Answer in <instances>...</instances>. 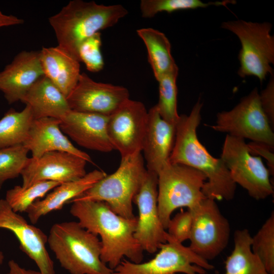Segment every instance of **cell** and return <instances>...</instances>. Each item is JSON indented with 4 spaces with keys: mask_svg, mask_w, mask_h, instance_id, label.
<instances>
[{
    "mask_svg": "<svg viewBox=\"0 0 274 274\" xmlns=\"http://www.w3.org/2000/svg\"><path fill=\"white\" fill-rule=\"evenodd\" d=\"M221 27L235 34L241 42L239 77L254 76L262 82L267 75H273L274 36L270 34V23L237 20L224 22Z\"/></svg>",
    "mask_w": 274,
    "mask_h": 274,
    "instance_id": "obj_7",
    "label": "cell"
},
{
    "mask_svg": "<svg viewBox=\"0 0 274 274\" xmlns=\"http://www.w3.org/2000/svg\"><path fill=\"white\" fill-rule=\"evenodd\" d=\"M21 101L30 107L34 119L61 120L71 110L66 97L45 76L32 85Z\"/></svg>",
    "mask_w": 274,
    "mask_h": 274,
    "instance_id": "obj_23",
    "label": "cell"
},
{
    "mask_svg": "<svg viewBox=\"0 0 274 274\" xmlns=\"http://www.w3.org/2000/svg\"><path fill=\"white\" fill-rule=\"evenodd\" d=\"M260 101L262 110L268 121L274 128V80L271 78L266 88L259 93Z\"/></svg>",
    "mask_w": 274,
    "mask_h": 274,
    "instance_id": "obj_34",
    "label": "cell"
},
{
    "mask_svg": "<svg viewBox=\"0 0 274 274\" xmlns=\"http://www.w3.org/2000/svg\"><path fill=\"white\" fill-rule=\"evenodd\" d=\"M176 125L163 119L155 106L148 111L142 151L148 170L157 174L169 162L175 140Z\"/></svg>",
    "mask_w": 274,
    "mask_h": 274,
    "instance_id": "obj_19",
    "label": "cell"
},
{
    "mask_svg": "<svg viewBox=\"0 0 274 274\" xmlns=\"http://www.w3.org/2000/svg\"><path fill=\"white\" fill-rule=\"evenodd\" d=\"M4 260V255L2 251H0V264H2Z\"/></svg>",
    "mask_w": 274,
    "mask_h": 274,
    "instance_id": "obj_38",
    "label": "cell"
},
{
    "mask_svg": "<svg viewBox=\"0 0 274 274\" xmlns=\"http://www.w3.org/2000/svg\"><path fill=\"white\" fill-rule=\"evenodd\" d=\"M146 171L142 152L121 158L114 173L107 175L70 202L83 200L104 201L120 216L133 218V198Z\"/></svg>",
    "mask_w": 274,
    "mask_h": 274,
    "instance_id": "obj_5",
    "label": "cell"
},
{
    "mask_svg": "<svg viewBox=\"0 0 274 274\" xmlns=\"http://www.w3.org/2000/svg\"><path fill=\"white\" fill-rule=\"evenodd\" d=\"M66 98L72 110L108 116L130 99L126 88L96 82L85 73Z\"/></svg>",
    "mask_w": 274,
    "mask_h": 274,
    "instance_id": "obj_14",
    "label": "cell"
},
{
    "mask_svg": "<svg viewBox=\"0 0 274 274\" xmlns=\"http://www.w3.org/2000/svg\"><path fill=\"white\" fill-rule=\"evenodd\" d=\"M192 225V215L189 210L177 213L169 220L167 233L177 242L182 243L189 239Z\"/></svg>",
    "mask_w": 274,
    "mask_h": 274,
    "instance_id": "obj_33",
    "label": "cell"
},
{
    "mask_svg": "<svg viewBox=\"0 0 274 274\" xmlns=\"http://www.w3.org/2000/svg\"><path fill=\"white\" fill-rule=\"evenodd\" d=\"M108 117L71 110L60 120V127L64 134L80 146L108 153L114 150L107 134Z\"/></svg>",
    "mask_w": 274,
    "mask_h": 274,
    "instance_id": "obj_18",
    "label": "cell"
},
{
    "mask_svg": "<svg viewBox=\"0 0 274 274\" xmlns=\"http://www.w3.org/2000/svg\"><path fill=\"white\" fill-rule=\"evenodd\" d=\"M127 14L121 5L106 6L93 1L74 0L48 20L58 45L79 61L78 49L83 41L114 26Z\"/></svg>",
    "mask_w": 274,
    "mask_h": 274,
    "instance_id": "obj_3",
    "label": "cell"
},
{
    "mask_svg": "<svg viewBox=\"0 0 274 274\" xmlns=\"http://www.w3.org/2000/svg\"><path fill=\"white\" fill-rule=\"evenodd\" d=\"M157 195V174L147 169L133 200L139 210L134 236L143 250L151 254L166 242L167 235L159 218Z\"/></svg>",
    "mask_w": 274,
    "mask_h": 274,
    "instance_id": "obj_13",
    "label": "cell"
},
{
    "mask_svg": "<svg viewBox=\"0 0 274 274\" xmlns=\"http://www.w3.org/2000/svg\"><path fill=\"white\" fill-rule=\"evenodd\" d=\"M84 159L64 151L46 153L38 158H29L21 176L22 186L27 187L41 181L60 183L76 181L87 173Z\"/></svg>",
    "mask_w": 274,
    "mask_h": 274,
    "instance_id": "obj_15",
    "label": "cell"
},
{
    "mask_svg": "<svg viewBox=\"0 0 274 274\" xmlns=\"http://www.w3.org/2000/svg\"><path fill=\"white\" fill-rule=\"evenodd\" d=\"M179 70L169 73L158 80L159 100L155 105L161 118L167 122L176 125L180 115L177 111V79Z\"/></svg>",
    "mask_w": 274,
    "mask_h": 274,
    "instance_id": "obj_29",
    "label": "cell"
},
{
    "mask_svg": "<svg viewBox=\"0 0 274 274\" xmlns=\"http://www.w3.org/2000/svg\"><path fill=\"white\" fill-rule=\"evenodd\" d=\"M39 51L45 76L67 97L79 80L80 62L58 45Z\"/></svg>",
    "mask_w": 274,
    "mask_h": 274,
    "instance_id": "obj_22",
    "label": "cell"
},
{
    "mask_svg": "<svg viewBox=\"0 0 274 274\" xmlns=\"http://www.w3.org/2000/svg\"><path fill=\"white\" fill-rule=\"evenodd\" d=\"M155 256L145 262L134 263L123 259L113 274H206L214 267L171 237L161 245Z\"/></svg>",
    "mask_w": 274,
    "mask_h": 274,
    "instance_id": "obj_10",
    "label": "cell"
},
{
    "mask_svg": "<svg viewBox=\"0 0 274 274\" xmlns=\"http://www.w3.org/2000/svg\"><path fill=\"white\" fill-rule=\"evenodd\" d=\"M72 203L71 215L82 227L100 236L102 262L113 270L125 257L132 262H142L144 250L134 236L137 217H123L104 201L83 200Z\"/></svg>",
    "mask_w": 274,
    "mask_h": 274,
    "instance_id": "obj_1",
    "label": "cell"
},
{
    "mask_svg": "<svg viewBox=\"0 0 274 274\" xmlns=\"http://www.w3.org/2000/svg\"><path fill=\"white\" fill-rule=\"evenodd\" d=\"M249 151L253 155H259L264 157L267 161L270 174L274 173L273 149L264 144L251 142L247 144Z\"/></svg>",
    "mask_w": 274,
    "mask_h": 274,
    "instance_id": "obj_35",
    "label": "cell"
},
{
    "mask_svg": "<svg viewBox=\"0 0 274 274\" xmlns=\"http://www.w3.org/2000/svg\"><path fill=\"white\" fill-rule=\"evenodd\" d=\"M157 206L165 230L177 209L192 210L206 197L202 188L207 181L201 172L191 167L169 162L158 173Z\"/></svg>",
    "mask_w": 274,
    "mask_h": 274,
    "instance_id": "obj_6",
    "label": "cell"
},
{
    "mask_svg": "<svg viewBox=\"0 0 274 274\" xmlns=\"http://www.w3.org/2000/svg\"><path fill=\"white\" fill-rule=\"evenodd\" d=\"M202 106V104L198 100L188 115H180L169 161L202 173L207 177L202 188L206 197L215 200H230L235 195L236 184L223 160L212 156L197 135Z\"/></svg>",
    "mask_w": 274,
    "mask_h": 274,
    "instance_id": "obj_2",
    "label": "cell"
},
{
    "mask_svg": "<svg viewBox=\"0 0 274 274\" xmlns=\"http://www.w3.org/2000/svg\"><path fill=\"white\" fill-rule=\"evenodd\" d=\"M148 115L143 102L129 99L109 116L108 136L121 158L142 152Z\"/></svg>",
    "mask_w": 274,
    "mask_h": 274,
    "instance_id": "obj_12",
    "label": "cell"
},
{
    "mask_svg": "<svg viewBox=\"0 0 274 274\" xmlns=\"http://www.w3.org/2000/svg\"><path fill=\"white\" fill-rule=\"evenodd\" d=\"M234 248L225 261L224 274H268L251 249L252 236L247 229L234 233Z\"/></svg>",
    "mask_w": 274,
    "mask_h": 274,
    "instance_id": "obj_25",
    "label": "cell"
},
{
    "mask_svg": "<svg viewBox=\"0 0 274 274\" xmlns=\"http://www.w3.org/2000/svg\"><path fill=\"white\" fill-rule=\"evenodd\" d=\"M190 211L192 215V225L189 247L201 258L208 261L213 260L228 244L229 222L222 214L216 200L208 197Z\"/></svg>",
    "mask_w": 274,
    "mask_h": 274,
    "instance_id": "obj_11",
    "label": "cell"
},
{
    "mask_svg": "<svg viewBox=\"0 0 274 274\" xmlns=\"http://www.w3.org/2000/svg\"><path fill=\"white\" fill-rule=\"evenodd\" d=\"M60 120L54 118L34 119L23 145L31 152L32 158H38L46 153L64 151L92 162L90 156L70 142L60 129Z\"/></svg>",
    "mask_w": 274,
    "mask_h": 274,
    "instance_id": "obj_20",
    "label": "cell"
},
{
    "mask_svg": "<svg viewBox=\"0 0 274 274\" xmlns=\"http://www.w3.org/2000/svg\"><path fill=\"white\" fill-rule=\"evenodd\" d=\"M39 51H22L0 72V91L9 103L22 98L41 78L44 76Z\"/></svg>",
    "mask_w": 274,
    "mask_h": 274,
    "instance_id": "obj_17",
    "label": "cell"
},
{
    "mask_svg": "<svg viewBox=\"0 0 274 274\" xmlns=\"http://www.w3.org/2000/svg\"><path fill=\"white\" fill-rule=\"evenodd\" d=\"M9 272L8 274H41L38 271L30 269H26L22 267L14 260H10L8 262Z\"/></svg>",
    "mask_w": 274,
    "mask_h": 274,
    "instance_id": "obj_36",
    "label": "cell"
},
{
    "mask_svg": "<svg viewBox=\"0 0 274 274\" xmlns=\"http://www.w3.org/2000/svg\"><path fill=\"white\" fill-rule=\"evenodd\" d=\"M212 128L274 148L273 129L262 110L257 88L244 96L231 110L218 113L216 124Z\"/></svg>",
    "mask_w": 274,
    "mask_h": 274,
    "instance_id": "obj_9",
    "label": "cell"
},
{
    "mask_svg": "<svg viewBox=\"0 0 274 274\" xmlns=\"http://www.w3.org/2000/svg\"><path fill=\"white\" fill-rule=\"evenodd\" d=\"M147 50L148 61L157 81L169 73L178 70L171 53V45L166 36L152 28L136 30Z\"/></svg>",
    "mask_w": 274,
    "mask_h": 274,
    "instance_id": "obj_24",
    "label": "cell"
},
{
    "mask_svg": "<svg viewBox=\"0 0 274 274\" xmlns=\"http://www.w3.org/2000/svg\"><path fill=\"white\" fill-rule=\"evenodd\" d=\"M47 243L61 267L71 274H113V270L101 260L98 237L78 222L54 224Z\"/></svg>",
    "mask_w": 274,
    "mask_h": 274,
    "instance_id": "obj_4",
    "label": "cell"
},
{
    "mask_svg": "<svg viewBox=\"0 0 274 274\" xmlns=\"http://www.w3.org/2000/svg\"><path fill=\"white\" fill-rule=\"evenodd\" d=\"M0 228L14 233L21 250L35 262L41 274H55L54 262L46 248L48 236L14 212L5 199H0Z\"/></svg>",
    "mask_w": 274,
    "mask_h": 274,
    "instance_id": "obj_16",
    "label": "cell"
},
{
    "mask_svg": "<svg viewBox=\"0 0 274 274\" xmlns=\"http://www.w3.org/2000/svg\"><path fill=\"white\" fill-rule=\"evenodd\" d=\"M220 158L228 169L234 182L256 200L273 193L270 173L260 157L251 154L245 140L227 134Z\"/></svg>",
    "mask_w": 274,
    "mask_h": 274,
    "instance_id": "obj_8",
    "label": "cell"
},
{
    "mask_svg": "<svg viewBox=\"0 0 274 274\" xmlns=\"http://www.w3.org/2000/svg\"><path fill=\"white\" fill-rule=\"evenodd\" d=\"M23 19L12 15H6L0 10V27L22 24Z\"/></svg>",
    "mask_w": 274,
    "mask_h": 274,
    "instance_id": "obj_37",
    "label": "cell"
},
{
    "mask_svg": "<svg viewBox=\"0 0 274 274\" xmlns=\"http://www.w3.org/2000/svg\"><path fill=\"white\" fill-rule=\"evenodd\" d=\"M28 152L23 145L0 149V190L6 181L21 176L29 159Z\"/></svg>",
    "mask_w": 274,
    "mask_h": 274,
    "instance_id": "obj_31",
    "label": "cell"
},
{
    "mask_svg": "<svg viewBox=\"0 0 274 274\" xmlns=\"http://www.w3.org/2000/svg\"><path fill=\"white\" fill-rule=\"evenodd\" d=\"M106 175L102 170L94 169L79 180L60 184L28 208L26 213L30 221L36 224L42 216L61 210L64 204L80 195Z\"/></svg>",
    "mask_w": 274,
    "mask_h": 274,
    "instance_id": "obj_21",
    "label": "cell"
},
{
    "mask_svg": "<svg viewBox=\"0 0 274 274\" xmlns=\"http://www.w3.org/2000/svg\"><path fill=\"white\" fill-rule=\"evenodd\" d=\"M251 249L267 272L274 274V213L271 212L257 233L252 236Z\"/></svg>",
    "mask_w": 274,
    "mask_h": 274,
    "instance_id": "obj_30",
    "label": "cell"
},
{
    "mask_svg": "<svg viewBox=\"0 0 274 274\" xmlns=\"http://www.w3.org/2000/svg\"><path fill=\"white\" fill-rule=\"evenodd\" d=\"M268 274H270V273H268Z\"/></svg>",
    "mask_w": 274,
    "mask_h": 274,
    "instance_id": "obj_39",
    "label": "cell"
},
{
    "mask_svg": "<svg viewBox=\"0 0 274 274\" xmlns=\"http://www.w3.org/2000/svg\"><path fill=\"white\" fill-rule=\"evenodd\" d=\"M101 46V33L99 32L83 41L78 47L80 62H83L87 70L91 72H98L104 68L105 63Z\"/></svg>",
    "mask_w": 274,
    "mask_h": 274,
    "instance_id": "obj_32",
    "label": "cell"
},
{
    "mask_svg": "<svg viewBox=\"0 0 274 274\" xmlns=\"http://www.w3.org/2000/svg\"><path fill=\"white\" fill-rule=\"evenodd\" d=\"M33 120L31 109L26 105L21 111H7L0 119V149L23 145Z\"/></svg>",
    "mask_w": 274,
    "mask_h": 274,
    "instance_id": "obj_26",
    "label": "cell"
},
{
    "mask_svg": "<svg viewBox=\"0 0 274 274\" xmlns=\"http://www.w3.org/2000/svg\"><path fill=\"white\" fill-rule=\"evenodd\" d=\"M60 184L46 181L35 183L27 187L17 185L7 191L5 199L14 212H26L36 200L44 198Z\"/></svg>",
    "mask_w": 274,
    "mask_h": 274,
    "instance_id": "obj_27",
    "label": "cell"
},
{
    "mask_svg": "<svg viewBox=\"0 0 274 274\" xmlns=\"http://www.w3.org/2000/svg\"><path fill=\"white\" fill-rule=\"evenodd\" d=\"M236 2L226 0L204 3L200 0H142L140 9L142 16L151 18L160 12L170 13L180 10L206 8L210 6H224L234 4Z\"/></svg>",
    "mask_w": 274,
    "mask_h": 274,
    "instance_id": "obj_28",
    "label": "cell"
}]
</instances>
